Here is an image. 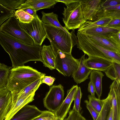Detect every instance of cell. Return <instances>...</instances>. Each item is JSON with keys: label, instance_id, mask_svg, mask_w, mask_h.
<instances>
[{"label": "cell", "instance_id": "cell-1", "mask_svg": "<svg viewBox=\"0 0 120 120\" xmlns=\"http://www.w3.org/2000/svg\"><path fill=\"white\" fill-rule=\"evenodd\" d=\"M0 44L9 54L12 68L24 65L30 61L42 62L41 46L26 44L0 31Z\"/></svg>", "mask_w": 120, "mask_h": 120}, {"label": "cell", "instance_id": "cell-2", "mask_svg": "<svg viewBox=\"0 0 120 120\" xmlns=\"http://www.w3.org/2000/svg\"><path fill=\"white\" fill-rule=\"evenodd\" d=\"M45 75L28 66L12 68L10 73L6 88L12 94H15Z\"/></svg>", "mask_w": 120, "mask_h": 120}, {"label": "cell", "instance_id": "cell-3", "mask_svg": "<svg viewBox=\"0 0 120 120\" xmlns=\"http://www.w3.org/2000/svg\"><path fill=\"white\" fill-rule=\"evenodd\" d=\"M49 40L53 50H59L63 53L71 54L72 49L76 45L77 37L75 30L70 32H65L58 27L44 24Z\"/></svg>", "mask_w": 120, "mask_h": 120}, {"label": "cell", "instance_id": "cell-4", "mask_svg": "<svg viewBox=\"0 0 120 120\" xmlns=\"http://www.w3.org/2000/svg\"><path fill=\"white\" fill-rule=\"evenodd\" d=\"M77 48L88 56L102 58L120 64V55L101 46L87 35L78 32Z\"/></svg>", "mask_w": 120, "mask_h": 120}, {"label": "cell", "instance_id": "cell-5", "mask_svg": "<svg viewBox=\"0 0 120 120\" xmlns=\"http://www.w3.org/2000/svg\"><path fill=\"white\" fill-rule=\"evenodd\" d=\"M62 14L63 21L68 30L79 28L86 22L79 0L66 5Z\"/></svg>", "mask_w": 120, "mask_h": 120}, {"label": "cell", "instance_id": "cell-6", "mask_svg": "<svg viewBox=\"0 0 120 120\" xmlns=\"http://www.w3.org/2000/svg\"><path fill=\"white\" fill-rule=\"evenodd\" d=\"M0 31L26 44L36 45L30 36L21 28L19 21L15 16L10 17L1 25Z\"/></svg>", "mask_w": 120, "mask_h": 120}, {"label": "cell", "instance_id": "cell-7", "mask_svg": "<svg viewBox=\"0 0 120 120\" xmlns=\"http://www.w3.org/2000/svg\"><path fill=\"white\" fill-rule=\"evenodd\" d=\"M53 51L56 56L55 69L64 76H70L78 68L79 59L75 58L71 54L63 53L59 50Z\"/></svg>", "mask_w": 120, "mask_h": 120}, {"label": "cell", "instance_id": "cell-8", "mask_svg": "<svg viewBox=\"0 0 120 120\" xmlns=\"http://www.w3.org/2000/svg\"><path fill=\"white\" fill-rule=\"evenodd\" d=\"M21 28L30 36L37 45L41 46L46 38L47 33L44 24L37 14L33 20L28 23L19 22Z\"/></svg>", "mask_w": 120, "mask_h": 120}, {"label": "cell", "instance_id": "cell-9", "mask_svg": "<svg viewBox=\"0 0 120 120\" xmlns=\"http://www.w3.org/2000/svg\"><path fill=\"white\" fill-rule=\"evenodd\" d=\"M64 94V87L61 84L50 86L43 99L45 107L49 110L55 112L63 103Z\"/></svg>", "mask_w": 120, "mask_h": 120}, {"label": "cell", "instance_id": "cell-10", "mask_svg": "<svg viewBox=\"0 0 120 120\" xmlns=\"http://www.w3.org/2000/svg\"><path fill=\"white\" fill-rule=\"evenodd\" d=\"M109 88L113 120H120V81L114 80Z\"/></svg>", "mask_w": 120, "mask_h": 120}, {"label": "cell", "instance_id": "cell-11", "mask_svg": "<svg viewBox=\"0 0 120 120\" xmlns=\"http://www.w3.org/2000/svg\"><path fill=\"white\" fill-rule=\"evenodd\" d=\"M101 0H79L82 13L86 21L97 20V13L100 9Z\"/></svg>", "mask_w": 120, "mask_h": 120}, {"label": "cell", "instance_id": "cell-12", "mask_svg": "<svg viewBox=\"0 0 120 120\" xmlns=\"http://www.w3.org/2000/svg\"><path fill=\"white\" fill-rule=\"evenodd\" d=\"M78 87L77 85H74L70 89L67 91L66 98L64 100L60 107L54 112L56 117L64 119L74 100Z\"/></svg>", "mask_w": 120, "mask_h": 120}, {"label": "cell", "instance_id": "cell-13", "mask_svg": "<svg viewBox=\"0 0 120 120\" xmlns=\"http://www.w3.org/2000/svg\"><path fill=\"white\" fill-rule=\"evenodd\" d=\"M11 92L6 88L0 89V120H4L12 105Z\"/></svg>", "mask_w": 120, "mask_h": 120}, {"label": "cell", "instance_id": "cell-14", "mask_svg": "<svg viewBox=\"0 0 120 120\" xmlns=\"http://www.w3.org/2000/svg\"><path fill=\"white\" fill-rule=\"evenodd\" d=\"M42 112L35 105L27 104L18 111L10 120H31Z\"/></svg>", "mask_w": 120, "mask_h": 120}, {"label": "cell", "instance_id": "cell-15", "mask_svg": "<svg viewBox=\"0 0 120 120\" xmlns=\"http://www.w3.org/2000/svg\"><path fill=\"white\" fill-rule=\"evenodd\" d=\"M84 54L79 59V63L76 70L71 75L74 81L77 84L83 82L88 78L93 70L88 68L85 63Z\"/></svg>", "mask_w": 120, "mask_h": 120}, {"label": "cell", "instance_id": "cell-16", "mask_svg": "<svg viewBox=\"0 0 120 120\" xmlns=\"http://www.w3.org/2000/svg\"><path fill=\"white\" fill-rule=\"evenodd\" d=\"M112 62L101 58L88 56L85 59L87 67L92 70L105 71L112 65Z\"/></svg>", "mask_w": 120, "mask_h": 120}, {"label": "cell", "instance_id": "cell-17", "mask_svg": "<svg viewBox=\"0 0 120 120\" xmlns=\"http://www.w3.org/2000/svg\"><path fill=\"white\" fill-rule=\"evenodd\" d=\"M41 56L44 66L51 70L55 69L56 56L51 45L41 46Z\"/></svg>", "mask_w": 120, "mask_h": 120}, {"label": "cell", "instance_id": "cell-18", "mask_svg": "<svg viewBox=\"0 0 120 120\" xmlns=\"http://www.w3.org/2000/svg\"><path fill=\"white\" fill-rule=\"evenodd\" d=\"M35 92L23 98L13 101L11 109L4 120H10L13 116L25 105L32 101L34 100Z\"/></svg>", "mask_w": 120, "mask_h": 120}, {"label": "cell", "instance_id": "cell-19", "mask_svg": "<svg viewBox=\"0 0 120 120\" xmlns=\"http://www.w3.org/2000/svg\"><path fill=\"white\" fill-rule=\"evenodd\" d=\"M56 2L54 0H28L21 5L16 9L26 8L35 9L36 11L52 7Z\"/></svg>", "mask_w": 120, "mask_h": 120}, {"label": "cell", "instance_id": "cell-20", "mask_svg": "<svg viewBox=\"0 0 120 120\" xmlns=\"http://www.w3.org/2000/svg\"><path fill=\"white\" fill-rule=\"evenodd\" d=\"M120 31V29L106 26H100L89 29L81 32L87 35L100 36L107 39L111 34Z\"/></svg>", "mask_w": 120, "mask_h": 120}, {"label": "cell", "instance_id": "cell-21", "mask_svg": "<svg viewBox=\"0 0 120 120\" xmlns=\"http://www.w3.org/2000/svg\"><path fill=\"white\" fill-rule=\"evenodd\" d=\"M43 77L36 80L19 92L12 94L13 101L25 97L34 92H35L41 85L42 83Z\"/></svg>", "mask_w": 120, "mask_h": 120}, {"label": "cell", "instance_id": "cell-22", "mask_svg": "<svg viewBox=\"0 0 120 120\" xmlns=\"http://www.w3.org/2000/svg\"><path fill=\"white\" fill-rule=\"evenodd\" d=\"M90 79L95 89L98 98L100 99L102 92V79L104 76L101 71L93 70L90 74Z\"/></svg>", "mask_w": 120, "mask_h": 120}, {"label": "cell", "instance_id": "cell-23", "mask_svg": "<svg viewBox=\"0 0 120 120\" xmlns=\"http://www.w3.org/2000/svg\"><path fill=\"white\" fill-rule=\"evenodd\" d=\"M41 13V20L44 24L60 28L65 32H69L65 26L63 27L60 24L58 19V15L56 14L53 12L45 13L42 11Z\"/></svg>", "mask_w": 120, "mask_h": 120}, {"label": "cell", "instance_id": "cell-24", "mask_svg": "<svg viewBox=\"0 0 120 120\" xmlns=\"http://www.w3.org/2000/svg\"><path fill=\"white\" fill-rule=\"evenodd\" d=\"M87 35L105 48L120 55V48L109 40L100 36Z\"/></svg>", "mask_w": 120, "mask_h": 120}, {"label": "cell", "instance_id": "cell-25", "mask_svg": "<svg viewBox=\"0 0 120 120\" xmlns=\"http://www.w3.org/2000/svg\"><path fill=\"white\" fill-rule=\"evenodd\" d=\"M112 19L103 18L93 21H86L79 28L78 32H81L87 30L100 26H105L108 24Z\"/></svg>", "mask_w": 120, "mask_h": 120}, {"label": "cell", "instance_id": "cell-26", "mask_svg": "<svg viewBox=\"0 0 120 120\" xmlns=\"http://www.w3.org/2000/svg\"><path fill=\"white\" fill-rule=\"evenodd\" d=\"M104 72L106 76L111 80L120 81V64L112 62Z\"/></svg>", "mask_w": 120, "mask_h": 120}, {"label": "cell", "instance_id": "cell-27", "mask_svg": "<svg viewBox=\"0 0 120 120\" xmlns=\"http://www.w3.org/2000/svg\"><path fill=\"white\" fill-rule=\"evenodd\" d=\"M12 68L3 63L0 65V89L6 88L10 73Z\"/></svg>", "mask_w": 120, "mask_h": 120}, {"label": "cell", "instance_id": "cell-28", "mask_svg": "<svg viewBox=\"0 0 120 120\" xmlns=\"http://www.w3.org/2000/svg\"><path fill=\"white\" fill-rule=\"evenodd\" d=\"M97 20L103 18H120V11L105 10L100 8L96 14Z\"/></svg>", "mask_w": 120, "mask_h": 120}, {"label": "cell", "instance_id": "cell-29", "mask_svg": "<svg viewBox=\"0 0 120 120\" xmlns=\"http://www.w3.org/2000/svg\"><path fill=\"white\" fill-rule=\"evenodd\" d=\"M111 106L110 96L109 93L96 120H106Z\"/></svg>", "mask_w": 120, "mask_h": 120}, {"label": "cell", "instance_id": "cell-30", "mask_svg": "<svg viewBox=\"0 0 120 120\" xmlns=\"http://www.w3.org/2000/svg\"><path fill=\"white\" fill-rule=\"evenodd\" d=\"M15 16L19 22L23 23H28L33 19L34 17L22 9L17 10L15 11Z\"/></svg>", "mask_w": 120, "mask_h": 120}, {"label": "cell", "instance_id": "cell-31", "mask_svg": "<svg viewBox=\"0 0 120 120\" xmlns=\"http://www.w3.org/2000/svg\"><path fill=\"white\" fill-rule=\"evenodd\" d=\"M88 102L90 105L97 112L99 113L102 109L105 99L101 100L96 98L95 96L89 95L88 96Z\"/></svg>", "mask_w": 120, "mask_h": 120}, {"label": "cell", "instance_id": "cell-32", "mask_svg": "<svg viewBox=\"0 0 120 120\" xmlns=\"http://www.w3.org/2000/svg\"><path fill=\"white\" fill-rule=\"evenodd\" d=\"M15 11L5 8L0 3V26L8 18L15 16Z\"/></svg>", "mask_w": 120, "mask_h": 120}, {"label": "cell", "instance_id": "cell-33", "mask_svg": "<svg viewBox=\"0 0 120 120\" xmlns=\"http://www.w3.org/2000/svg\"><path fill=\"white\" fill-rule=\"evenodd\" d=\"M26 0H0V3L5 8L15 10Z\"/></svg>", "mask_w": 120, "mask_h": 120}, {"label": "cell", "instance_id": "cell-34", "mask_svg": "<svg viewBox=\"0 0 120 120\" xmlns=\"http://www.w3.org/2000/svg\"><path fill=\"white\" fill-rule=\"evenodd\" d=\"M82 95L81 89L78 87L74 98V103L72 109L75 111L80 112L82 108L80 106L81 99Z\"/></svg>", "mask_w": 120, "mask_h": 120}, {"label": "cell", "instance_id": "cell-35", "mask_svg": "<svg viewBox=\"0 0 120 120\" xmlns=\"http://www.w3.org/2000/svg\"><path fill=\"white\" fill-rule=\"evenodd\" d=\"M56 117L54 112L45 110L42 111L40 114L31 120H54Z\"/></svg>", "mask_w": 120, "mask_h": 120}, {"label": "cell", "instance_id": "cell-36", "mask_svg": "<svg viewBox=\"0 0 120 120\" xmlns=\"http://www.w3.org/2000/svg\"><path fill=\"white\" fill-rule=\"evenodd\" d=\"M65 120H86L81 114L72 109L69 112L68 117Z\"/></svg>", "mask_w": 120, "mask_h": 120}, {"label": "cell", "instance_id": "cell-37", "mask_svg": "<svg viewBox=\"0 0 120 120\" xmlns=\"http://www.w3.org/2000/svg\"><path fill=\"white\" fill-rule=\"evenodd\" d=\"M107 39L120 48V31L111 33L109 35Z\"/></svg>", "mask_w": 120, "mask_h": 120}, {"label": "cell", "instance_id": "cell-38", "mask_svg": "<svg viewBox=\"0 0 120 120\" xmlns=\"http://www.w3.org/2000/svg\"><path fill=\"white\" fill-rule=\"evenodd\" d=\"M120 5V0H101L100 4V8Z\"/></svg>", "mask_w": 120, "mask_h": 120}, {"label": "cell", "instance_id": "cell-39", "mask_svg": "<svg viewBox=\"0 0 120 120\" xmlns=\"http://www.w3.org/2000/svg\"><path fill=\"white\" fill-rule=\"evenodd\" d=\"M84 102L86 103V107L90 112L93 120H96L99 113L96 112L90 105L87 100H85Z\"/></svg>", "mask_w": 120, "mask_h": 120}, {"label": "cell", "instance_id": "cell-40", "mask_svg": "<svg viewBox=\"0 0 120 120\" xmlns=\"http://www.w3.org/2000/svg\"><path fill=\"white\" fill-rule=\"evenodd\" d=\"M105 26L120 29V18L112 19L108 24Z\"/></svg>", "mask_w": 120, "mask_h": 120}, {"label": "cell", "instance_id": "cell-41", "mask_svg": "<svg viewBox=\"0 0 120 120\" xmlns=\"http://www.w3.org/2000/svg\"><path fill=\"white\" fill-rule=\"evenodd\" d=\"M55 79L50 76L45 75L42 78V83H44L48 85L51 86L53 84Z\"/></svg>", "mask_w": 120, "mask_h": 120}, {"label": "cell", "instance_id": "cell-42", "mask_svg": "<svg viewBox=\"0 0 120 120\" xmlns=\"http://www.w3.org/2000/svg\"><path fill=\"white\" fill-rule=\"evenodd\" d=\"M21 9L34 17L37 14L36 11L34 8H26Z\"/></svg>", "mask_w": 120, "mask_h": 120}, {"label": "cell", "instance_id": "cell-43", "mask_svg": "<svg viewBox=\"0 0 120 120\" xmlns=\"http://www.w3.org/2000/svg\"><path fill=\"white\" fill-rule=\"evenodd\" d=\"M88 91L90 93L91 95L95 96V88L93 84L90 81L88 84Z\"/></svg>", "mask_w": 120, "mask_h": 120}, {"label": "cell", "instance_id": "cell-44", "mask_svg": "<svg viewBox=\"0 0 120 120\" xmlns=\"http://www.w3.org/2000/svg\"><path fill=\"white\" fill-rule=\"evenodd\" d=\"M105 10L120 11V5L107 7L104 8H100Z\"/></svg>", "mask_w": 120, "mask_h": 120}, {"label": "cell", "instance_id": "cell-45", "mask_svg": "<svg viewBox=\"0 0 120 120\" xmlns=\"http://www.w3.org/2000/svg\"><path fill=\"white\" fill-rule=\"evenodd\" d=\"M77 0H54L56 3L57 2H61L64 3L65 4L67 5L71 2L75 1Z\"/></svg>", "mask_w": 120, "mask_h": 120}, {"label": "cell", "instance_id": "cell-46", "mask_svg": "<svg viewBox=\"0 0 120 120\" xmlns=\"http://www.w3.org/2000/svg\"><path fill=\"white\" fill-rule=\"evenodd\" d=\"M106 120H113L112 109L111 106Z\"/></svg>", "mask_w": 120, "mask_h": 120}, {"label": "cell", "instance_id": "cell-47", "mask_svg": "<svg viewBox=\"0 0 120 120\" xmlns=\"http://www.w3.org/2000/svg\"><path fill=\"white\" fill-rule=\"evenodd\" d=\"M54 120H65L64 119H63L61 118L56 117Z\"/></svg>", "mask_w": 120, "mask_h": 120}, {"label": "cell", "instance_id": "cell-48", "mask_svg": "<svg viewBox=\"0 0 120 120\" xmlns=\"http://www.w3.org/2000/svg\"><path fill=\"white\" fill-rule=\"evenodd\" d=\"M1 63H0V65L1 64Z\"/></svg>", "mask_w": 120, "mask_h": 120}, {"label": "cell", "instance_id": "cell-49", "mask_svg": "<svg viewBox=\"0 0 120 120\" xmlns=\"http://www.w3.org/2000/svg\"></svg>", "mask_w": 120, "mask_h": 120}]
</instances>
